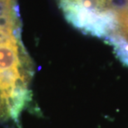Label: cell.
I'll list each match as a JSON object with an SVG mask.
<instances>
[{"instance_id":"1","label":"cell","mask_w":128,"mask_h":128,"mask_svg":"<svg viewBox=\"0 0 128 128\" xmlns=\"http://www.w3.org/2000/svg\"><path fill=\"white\" fill-rule=\"evenodd\" d=\"M65 18L75 28L92 36L107 38L113 28L115 0H58Z\"/></svg>"},{"instance_id":"2","label":"cell","mask_w":128,"mask_h":128,"mask_svg":"<svg viewBox=\"0 0 128 128\" xmlns=\"http://www.w3.org/2000/svg\"><path fill=\"white\" fill-rule=\"evenodd\" d=\"M4 1H5V0H0V4H2V2H4Z\"/></svg>"}]
</instances>
